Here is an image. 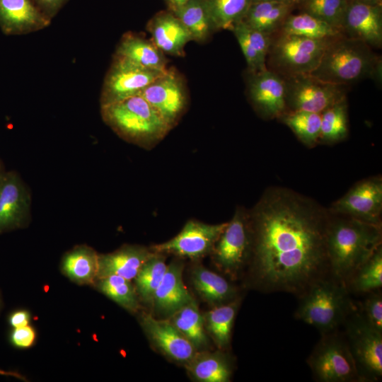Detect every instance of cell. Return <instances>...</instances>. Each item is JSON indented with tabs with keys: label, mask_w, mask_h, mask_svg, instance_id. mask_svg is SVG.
I'll list each match as a JSON object with an SVG mask.
<instances>
[{
	"label": "cell",
	"mask_w": 382,
	"mask_h": 382,
	"mask_svg": "<svg viewBox=\"0 0 382 382\" xmlns=\"http://www.w3.org/2000/svg\"><path fill=\"white\" fill-rule=\"evenodd\" d=\"M250 283L266 293L300 296L330 274L326 236L330 212L289 188H267L249 210Z\"/></svg>",
	"instance_id": "6da1fadb"
},
{
	"label": "cell",
	"mask_w": 382,
	"mask_h": 382,
	"mask_svg": "<svg viewBox=\"0 0 382 382\" xmlns=\"http://www.w3.org/2000/svg\"><path fill=\"white\" fill-rule=\"evenodd\" d=\"M381 243V224L330 213L326 236L330 275L347 286L355 271Z\"/></svg>",
	"instance_id": "7a4b0ae2"
},
{
	"label": "cell",
	"mask_w": 382,
	"mask_h": 382,
	"mask_svg": "<svg viewBox=\"0 0 382 382\" xmlns=\"http://www.w3.org/2000/svg\"><path fill=\"white\" fill-rule=\"evenodd\" d=\"M309 74L345 86L365 78H379L381 59L364 42L342 34L331 40L319 64Z\"/></svg>",
	"instance_id": "3957f363"
},
{
	"label": "cell",
	"mask_w": 382,
	"mask_h": 382,
	"mask_svg": "<svg viewBox=\"0 0 382 382\" xmlns=\"http://www.w3.org/2000/svg\"><path fill=\"white\" fill-rule=\"evenodd\" d=\"M100 107L104 122L117 135L144 149L156 146L171 129L140 95Z\"/></svg>",
	"instance_id": "277c9868"
},
{
	"label": "cell",
	"mask_w": 382,
	"mask_h": 382,
	"mask_svg": "<svg viewBox=\"0 0 382 382\" xmlns=\"http://www.w3.org/2000/svg\"><path fill=\"white\" fill-rule=\"evenodd\" d=\"M349 294L345 284L330 274L325 276L298 297L294 317L321 335L338 330L354 307Z\"/></svg>",
	"instance_id": "5b68a950"
},
{
	"label": "cell",
	"mask_w": 382,
	"mask_h": 382,
	"mask_svg": "<svg viewBox=\"0 0 382 382\" xmlns=\"http://www.w3.org/2000/svg\"><path fill=\"white\" fill-rule=\"evenodd\" d=\"M306 362L317 381H361L345 335L338 330L321 335Z\"/></svg>",
	"instance_id": "8992f818"
},
{
	"label": "cell",
	"mask_w": 382,
	"mask_h": 382,
	"mask_svg": "<svg viewBox=\"0 0 382 382\" xmlns=\"http://www.w3.org/2000/svg\"><path fill=\"white\" fill-rule=\"evenodd\" d=\"M333 38L313 39L279 33L272 40L268 52L271 70L282 77L311 74Z\"/></svg>",
	"instance_id": "52a82bcc"
},
{
	"label": "cell",
	"mask_w": 382,
	"mask_h": 382,
	"mask_svg": "<svg viewBox=\"0 0 382 382\" xmlns=\"http://www.w3.org/2000/svg\"><path fill=\"white\" fill-rule=\"evenodd\" d=\"M252 250L250 212L238 207L211 253L216 267L236 279L248 266Z\"/></svg>",
	"instance_id": "ba28073f"
},
{
	"label": "cell",
	"mask_w": 382,
	"mask_h": 382,
	"mask_svg": "<svg viewBox=\"0 0 382 382\" xmlns=\"http://www.w3.org/2000/svg\"><path fill=\"white\" fill-rule=\"evenodd\" d=\"M343 325L361 381H378L382 376V332L366 320L357 306Z\"/></svg>",
	"instance_id": "9c48e42d"
},
{
	"label": "cell",
	"mask_w": 382,
	"mask_h": 382,
	"mask_svg": "<svg viewBox=\"0 0 382 382\" xmlns=\"http://www.w3.org/2000/svg\"><path fill=\"white\" fill-rule=\"evenodd\" d=\"M283 79L287 111L321 114L346 98L345 86L325 82L309 74L291 75Z\"/></svg>",
	"instance_id": "30bf717a"
},
{
	"label": "cell",
	"mask_w": 382,
	"mask_h": 382,
	"mask_svg": "<svg viewBox=\"0 0 382 382\" xmlns=\"http://www.w3.org/2000/svg\"><path fill=\"white\" fill-rule=\"evenodd\" d=\"M166 71L146 68L115 57L103 83L100 106L139 95Z\"/></svg>",
	"instance_id": "8fae6325"
},
{
	"label": "cell",
	"mask_w": 382,
	"mask_h": 382,
	"mask_svg": "<svg viewBox=\"0 0 382 382\" xmlns=\"http://www.w3.org/2000/svg\"><path fill=\"white\" fill-rule=\"evenodd\" d=\"M227 223L209 224L190 219L175 236L154 245L150 249L155 253L172 254L180 257L202 258L211 254Z\"/></svg>",
	"instance_id": "7c38bea8"
},
{
	"label": "cell",
	"mask_w": 382,
	"mask_h": 382,
	"mask_svg": "<svg viewBox=\"0 0 382 382\" xmlns=\"http://www.w3.org/2000/svg\"><path fill=\"white\" fill-rule=\"evenodd\" d=\"M328 209L331 214L381 224V176H371L358 181Z\"/></svg>",
	"instance_id": "4fadbf2b"
},
{
	"label": "cell",
	"mask_w": 382,
	"mask_h": 382,
	"mask_svg": "<svg viewBox=\"0 0 382 382\" xmlns=\"http://www.w3.org/2000/svg\"><path fill=\"white\" fill-rule=\"evenodd\" d=\"M161 116L172 129L184 113L187 93L180 77L167 69L139 94Z\"/></svg>",
	"instance_id": "5bb4252c"
},
{
	"label": "cell",
	"mask_w": 382,
	"mask_h": 382,
	"mask_svg": "<svg viewBox=\"0 0 382 382\" xmlns=\"http://www.w3.org/2000/svg\"><path fill=\"white\" fill-rule=\"evenodd\" d=\"M248 89L253 106L262 118L279 119L287 111L284 81L274 71L251 74Z\"/></svg>",
	"instance_id": "9a60e30c"
},
{
	"label": "cell",
	"mask_w": 382,
	"mask_h": 382,
	"mask_svg": "<svg viewBox=\"0 0 382 382\" xmlns=\"http://www.w3.org/2000/svg\"><path fill=\"white\" fill-rule=\"evenodd\" d=\"M342 33L361 40L371 47L382 45L381 4L347 1L341 25Z\"/></svg>",
	"instance_id": "2e32d148"
},
{
	"label": "cell",
	"mask_w": 382,
	"mask_h": 382,
	"mask_svg": "<svg viewBox=\"0 0 382 382\" xmlns=\"http://www.w3.org/2000/svg\"><path fill=\"white\" fill-rule=\"evenodd\" d=\"M30 208V194L14 171L0 173V233L20 227Z\"/></svg>",
	"instance_id": "e0dca14e"
},
{
	"label": "cell",
	"mask_w": 382,
	"mask_h": 382,
	"mask_svg": "<svg viewBox=\"0 0 382 382\" xmlns=\"http://www.w3.org/2000/svg\"><path fill=\"white\" fill-rule=\"evenodd\" d=\"M140 323L151 342L171 359L186 364L197 352L194 345L169 321L143 313Z\"/></svg>",
	"instance_id": "ac0fdd59"
},
{
	"label": "cell",
	"mask_w": 382,
	"mask_h": 382,
	"mask_svg": "<svg viewBox=\"0 0 382 382\" xmlns=\"http://www.w3.org/2000/svg\"><path fill=\"white\" fill-rule=\"evenodd\" d=\"M50 21L34 0H0V28L6 35L38 31Z\"/></svg>",
	"instance_id": "d6986e66"
},
{
	"label": "cell",
	"mask_w": 382,
	"mask_h": 382,
	"mask_svg": "<svg viewBox=\"0 0 382 382\" xmlns=\"http://www.w3.org/2000/svg\"><path fill=\"white\" fill-rule=\"evenodd\" d=\"M183 267V262L180 260H173L168 265L152 301L157 313L170 316L194 299L184 284Z\"/></svg>",
	"instance_id": "ffe728a7"
},
{
	"label": "cell",
	"mask_w": 382,
	"mask_h": 382,
	"mask_svg": "<svg viewBox=\"0 0 382 382\" xmlns=\"http://www.w3.org/2000/svg\"><path fill=\"white\" fill-rule=\"evenodd\" d=\"M153 254L150 248L126 245L114 252L99 255L97 279L117 275L131 281Z\"/></svg>",
	"instance_id": "44dd1931"
},
{
	"label": "cell",
	"mask_w": 382,
	"mask_h": 382,
	"mask_svg": "<svg viewBox=\"0 0 382 382\" xmlns=\"http://www.w3.org/2000/svg\"><path fill=\"white\" fill-rule=\"evenodd\" d=\"M154 44L163 52L174 56H183L186 44L193 40L181 21L170 13L156 15L149 24Z\"/></svg>",
	"instance_id": "7402d4cb"
},
{
	"label": "cell",
	"mask_w": 382,
	"mask_h": 382,
	"mask_svg": "<svg viewBox=\"0 0 382 382\" xmlns=\"http://www.w3.org/2000/svg\"><path fill=\"white\" fill-rule=\"evenodd\" d=\"M226 350L197 352L185 367L190 376L201 382H228L233 371V361Z\"/></svg>",
	"instance_id": "603a6c76"
},
{
	"label": "cell",
	"mask_w": 382,
	"mask_h": 382,
	"mask_svg": "<svg viewBox=\"0 0 382 382\" xmlns=\"http://www.w3.org/2000/svg\"><path fill=\"white\" fill-rule=\"evenodd\" d=\"M190 277L195 289L213 306L226 303L239 296L238 289L233 284L202 265L194 267Z\"/></svg>",
	"instance_id": "cb8c5ba5"
},
{
	"label": "cell",
	"mask_w": 382,
	"mask_h": 382,
	"mask_svg": "<svg viewBox=\"0 0 382 382\" xmlns=\"http://www.w3.org/2000/svg\"><path fill=\"white\" fill-rule=\"evenodd\" d=\"M291 6L277 1L252 2L242 21L252 29L272 35L280 29Z\"/></svg>",
	"instance_id": "d4e9b609"
},
{
	"label": "cell",
	"mask_w": 382,
	"mask_h": 382,
	"mask_svg": "<svg viewBox=\"0 0 382 382\" xmlns=\"http://www.w3.org/2000/svg\"><path fill=\"white\" fill-rule=\"evenodd\" d=\"M163 53L154 42L139 36L127 34L119 43L115 57L146 68L166 71V60Z\"/></svg>",
	"instance_id": "484cf974"
},
{
	"label": "cell",
	"mask_w": 382,
	"mask_h": 382,
	"mask_svg": "<svg viewBox=\"0 0 382 382\" xmlns=\"http://www.w3.org/2000/svg\"><path fill=\"white\" fill-rule=\"evenodd\" d=\"M241 301V298L238 296L230 302L214 306L203 316L205 330L219 349L226 350L230 345L232 329Z\"/></svg>",
	"instance_id": "4316f807"
},
{
	"label": "cell",
	"mask_w": 382,
	"mask_h": 382,
	"mask_svg": "<svg viewBox=\"0 0 382 382\" xmlns=\"http://www.w3.org/2000/svg\"><path fill=\"white\" fill-rule=\"evenodd\" d=\"M98 255L88 246H77L65 255L62 270L66 277L76 283H93L97 279Z\"/></svg>",
	"instance_id": "83f0119b"
},
{
	"label": "cell",
	"mask_w": 382,
	"mask_h": 382,
	"mask_svg": "<svg viewBox=\"0 0 382 382\" xmlns=\"http://www.w3.org/2000/svg\"><path fill=\"white\" fill-rule=\"evenodd\" d=\"M169 321L194 345L196 349L207 347L209 340L201 314L195 299L173 313Z\"/></svg>",
	"instance_id": "f1b7e54d"
},
{
	"label": "cell",
	"mask_w": 382,
	"mask_h": 382,
	"mask_svg": "<svg viewBox=\"0 0 382 382\" xmlns=\"http://www.w3.org/2000/svg\"><path fill=\"white\" fill-rule=\"evenodd\" d=\"M279 33L313 39L332 38L342 35L338 28L306 12L288 16Z\"/></svg>",
	"instance_id": "f546056e"
},
{
	"label": "cell",
	"mask_w": 382,
	"mask_h": 382,
	"mask_svg": "<svg viewBox=\"0 0 382 382\" xmlns=\"http://www.w3.org/2000/svg\"><path fill=\"white\" fill-rule=\"evenodd\" d=\"M213 30H232L242 21L252 0H203Z\"/></svg>",
	"instance_id": "4dcf8cb0"
},
{
	"label": "cell",
	"mask_w": 382,
	"mask_h": 382,
	"mask_svg": "<svg viewBox=\"0 0 382 382\" xmlns=\"http://www.w3.org/2000/svg\"><path fill=\"white\" fill-rule=\"evenodd\" d=\"M349 134L347 99L321 113L318 144H333L345 140Z\"/></svg>",
	"instance_id": "1f68e13d"
},
{
	"label": "cell",
	"mask_w": 382,
	"mask_h": 382,
	"mask_svg": "<svg viewBox=\"0 0 382 382\" xmlns=\"http://www.w3.org/2000/svg\"><path fill=\"white\" fill-rule=\"evenodd\" d=\"M279 120L289 127L306 146L312 148L318 144L321 114L306 111H287Z\"/></svg>",
	"instance_id": "d6a6232c"
},
{
	"label": "cell",
	"mask_w": 382,
	"mask_h": 382,
	"mask_svg": "<svg viewBox=\"0 0 382 382\" xmlns=\"http://www.w3.org/2000/svg\"><path fill=\"white\" fill-rule=\"evenodd\" d=\"M382 286V245L353 274L347 288L349 292L367 294Z\"/></svg>",
	"instance_id": "836d02e7"
},
{
	"label": "cell",
	"mask_w": 382,
	"mask_h": 382,
	"mask_svg": "<svg viewBox=\"0 0 382 382\" xmlns=\"http://www.w3.org/2000/svg\"><path fill=\"white\" fill-rule=\"evenodd\" d=\"M164 254H154L143 265L135 277V289L137 295L146 303H152L154 294L166 272Z\"/></svg>",
	"instance_id": "e575fe53"
},
{
	"label": "cell",
	"mask_w": 382,
	"mask_h": 382,
	"mask_svg": "<svg viewBox=\"0 0 382 382\" xmlns=\"http://www.w3.org/2000/svg\"><path fill=\"white\" fill-rule=\"evenodd\" d=\"M173 12L187 29L193 40L204 41L213 30L203 0H190Z\"/></svg>",
	"instance_id": "d590c367"
},
{
	"label": "cell",
	"mask_w": 382,
	"mask_h": 382,
	"mask_svg": "<svg viewBox=\"0 0 382 382\" xmlns=\"http://www.w3.org/2000/svg\"><path fill=\"white\" fill-rule=\"evenodd\" d=\"M97 287L100 292L129 312L139 308L136 289L130 280L117 275H110L97 279Z\"/></svg>",
	"instance_id": "8d00e7d4"
},
{
	"label": "cell",
	"mask_w": 382,
	"mask_h": 382,
	"mask_svg": "<svg viewBox=\"0 0 382 382\" xmlns=\"http://www.w3.org/2000/svg\"><path fill=\"white\" fill-rule=\"evenodd\" d=\"M304 11L341 30L346 0H302ZM342 32V30H341Z\"/></svg>",
	"instance_id": "74e56055"
},
{
	"label": "cell",
	"mask_w": 382,
	"mask_h": 382,
	"mask_svg": "<svg viewBox=\"0 0 382 382\" xmlns=\"http://www.w3.org/2000/svg\"><path fill=\"white\" fill-rule=\"evenodd\" d=\"M231 30L241 47L250 74L266 69V63L260 59L248 37L245 24L241 21L234 25Z\"/></svg>",
	"instance_id": "f35d334b"
},
{
	"label": "cell",
	"mask_w": 382,
	"mask_h": 382,
	"mask_svg": "<svg viewBox=\"0 0 382 382\" xmlns=\"http://www.w3.org/2000/svg\"><path fill=\"white\" fill-rule=\"evenodd\" d=\"M367 294L357 307L366 320L376 330L382 332V293L381 289Z\"/></svg>",
	"instance_id": "ab89813d"
},
{
	"label": "cell",
	"mask_w": 382,
	"mask_h": 382,
	"mask_svg": "<svg viewBox=\"0 0 382 382\" xmlns=\"http://www.w3.org/2000/svg\"><path fill=\"white\" fill-rule=\"evenodd\" d=\"M248 37L260 59L266 63L272 39L271 36L260 31L252 29L246 25Z\"/></svg>",
	"instance_id": "60d3db41"
},
{
	"label": "cell",
	"mask_w": 382,
	"mask_h": 382,
	"mask_svg": "<svg viewBox=\"0 0 382 382\" xmlns=\"http://www.w3.org/2000/svg\"><path fill=\"white\" fill-rule=\"evenodd\" d=\"M35 340V332L28 325L14 328L11 335V340L15 346L20 348L30 347Z\"/></svg>",
	"instance_id": "b9f144b4"
},
{
	"label": "cell",
	"mask_w": 382,
	"mask_h": 382,
	"mask_svg": "<svg viewBox=\"0 0 382 382\" xmlns=\"http://www.w3.org/2000/svg\"><path fill=\"white\" fill-rule=\"evenodd\" d=\"M40 10L52 19L68 0H34Z\"/></svg>",
	"instance_id": "7bdbcfd3"
},
{
	"label": "cell",
	"mask_w": 382,
	"mask_h": 382,
	"mask_svg": "<svg viewBox=\"0 0 382 382\" xmlns=\"http://www.w3.org/2000/svg\"><path fill=\"white\" fill-rule=\"evenodd\" d=\"M30 314L26 311H18L13 313L9 318V323L13 328H21L28 325Z\"/></svg>",
	"instance_id": "ee69618b"
},
{
	"label": "cell",
	"mask_w": 382,
	"mask_h": 382,
	"mask_svg": "<svg viewBox=\"0 0 382 382\" xmlns=\"http://www.w3.org/2000/svg\"><path fill=\"white\" fill-rule=\"evenodd\" d=\"M173 11L182 6L190 0H166Z\"/></svg>",
	"instance_id": "f6af8a7d"
},
{
	"label": "cell",
	"mask_w": 382,
	"mask_h": 382,
	"mask_svg": "<svg viewBox=\"0 0 382 382\" xmlns=\"http://www.w3.org/2000/svg\"><path fill=\"white\" fill-rule=\"evenodd\" d=\"M346 1H359L371 4H381V0H346Z\"/></svg>",
	"instance_id": "bcb514c9"
},
{
	"label": "cell",
	"mask_w": 382,
	"mask_h": 382,
	"mask_svg": "<svg viewBox=\"0 0 382 382\" xmlns=\"http://www.w3.org/2000/svg\"><path fill=\"white\" fill-rule=\"evenodd\" d=\"M285 1L290 5H293L294 4H297L302 1V0H285Z\"/></svg>",
	"instance_id": "7dc6e473"
},
{
	"label": "cell",
	"mask_w": 382,
	"mask_h": 382,
	"mask_svg": "<svg viewBox=\"0 0 382 382\" xmlns=\"http://www.w3.org/2000/svg\"><path fill=\"white\" fill-rule=\"evenodd\" d=\"M262 1H285V0H253L252 2Z\"/></svg>",
	"instance_id": "c3c4849f"
},
{
	"label": "cell",
	"mask_w": 382,
	"mask_h": 382,
	"mask_svg": "<svg viewBox=\"0 0 382 382\" xmlns=\"http://www.w3.org/2000/svg\"><path fill=\"white\" fill-rule=\"evenodd\" d=\"M3 171H4V170H3V168H2V166H1V162H0V173H1V172H3Z\"/></svg>",
	"instance_id": "681fc988"
}]
</instances>
